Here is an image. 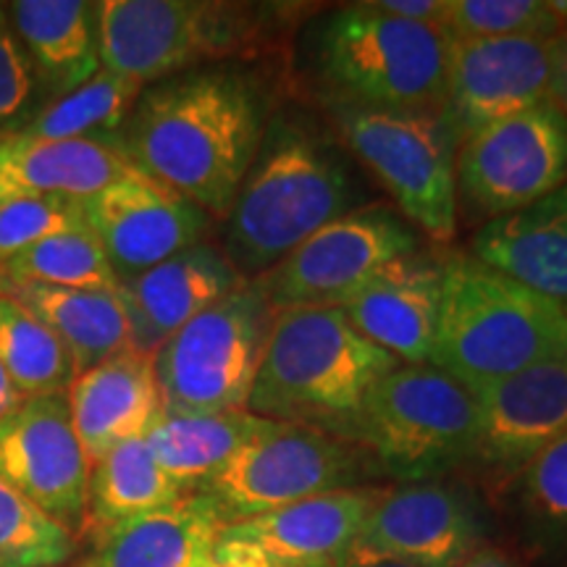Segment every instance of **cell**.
<instances>
[{"label":"cell","instance_id":"6da1fadb","mask_svg":"<svg viewBox=\"0 0 567 567\" xmlns=\"http://www.w3.org/2000/svg\"><path fill=\"white\" fill-rule=\"evenodd\" d=\"M271 122L258 71L218 63L147 84L118 132L132 166L203 208L229 213Z\"/></svg>","mask_w":567,"mask_h":567},{"label":"cell","instance_id":"7a4b0ae2","mask_svg":"<svg viewBox=\"0 0 567 567\" xmlns=\"http://www.w3.org/2000/svg\"><path fill=\"white\" fill-rule=\"evenodd\" d=\"M334 137L300 113L271 116L216 243L243 279L271 271L326 224L363 208V182Z\"/></svg>","mask_w":567,"mask_h":567},{"label":"cell","instance_id":"3957f363","mask_svg":"<svg viewBox=\"0 0 567 567\" xmlns=\"http://www.w3.org/2000/svg\"><path fill=\"white\" fill-rule=\"evenodd\" d=\"M402 365L360 334L339 308L279 310L247 400V413L354 444L365 402Z\"/></svg>","mask_w":567,"mask_h":567},{"label":"cell","instance_id":"277c9868","mask_svg":"<svg viewBox=\"0 0 567 567\" xmlns=\"http://www.w3.org/2000/svg\"><path fill=\"white\" fill-rule=\"evenodd\" d=\"M452 38L389 17L373 0L339 6L305 27L302 71L321 105L444 109Z\"/></svg>","mask_w":567,"mask_h":567},{"label":"cell","instance_id":"5b68a950","mask_svg":"<svg viewBox=\"0 0 567 567\" xmlns=\"http://www.w3.org/2000/svg\"><path fill=\"white\" fill-rule=\"evenodd\" d=\"M557 358H567L563 305L481 264L471 252H444L431 365L476 392Z\"/></svg>","mask_w":567,"mask_h":567},{"label":"cell","instance_id":"8992f818","mask_svg":"<svg viewBox=\"0 0 567 567\" xmlns=\"http://www.w3.org/2000/svg\"><path fill=\"white\" fill-rule=\"evenodd\" d=\"M271 11L213 0H105L97 3L101 69L142 87L184 71L237 63L271 32Z\"/></svg>","mask_w":567,"mask_h":567},{"label":"cell","instance_id":"52a82bcc","mask_svg":"<svg viewBox=\"0 0 567 567\" xmlns=\"http://www.w3.org/2000/svg\"><path fill=\"white\" fill-rule=\"evenodd\" d=\"M323 109L344 151L375 176L400 216L423 237L452 243L457 234L460 140L444 109Z\"/></svg>","mask_w":567,"mask_h":567},{"label":"cell","instance_id":"ba28073f","mask_svg":"<svg viewBox=\"0 0 567 567\" xmlns=\"http://www.w3.org/2000/svg\"><path fill=\"white\" fill-rule=\"evenodd\" d=\"M476 396L434 365H396L375 384L354 444L379 473L421 484L473 463Z\"/></svg>","mask_w":567,"mask_h":567},{"label":"cell","instance_id":"9c48e42d","mask_svg":"<svg viewBox=\"0 0 567 567\" xmlns=\"http://www.w3.org/2000/svg\"><path fill=\"white\" fill-rule=\"evenodd\" d=\"M276 310L255 281L210 305L155 352L163 413L247 410Z\"/></svg>","mask_w":567,"mask_h":567},{"label":"cell","instance_id":"30bf717a","mask_svg":"<svg viewBox=\"0 0 567 567\" xmlns=\"http://www.w3.org/2000/svg\"><path fill=\"white\" fill-rule=\"evenodd\" d=\"M379 467L365 450L323 431L268 421L203 488L226 523L250 520L337 488L365 486Z\"/></svg>","mask_w":567,"mask_h":567},{"label":"cell","instance_id":"8fae6325","mask_svg":"<svg viewBox=\"0 0 567 567\" xmlns=\"http://www.w3.org/2000/svg\"><path fill=\"white\" fill-rule=\"evenodd\" d=\"M457 218L481 226L542 200L567 182V118L551 101L460 142Z\"/></svg>","mask_w":567,"mask_h":567},{"label":"cell","instance_id":"7c38bea8","mask_svg":"<svg viewBox=\"0 0 567 567\" xmlns=\"http://www.w3.org/2000/svg\"><path fill=\"white\" fill-rule=\"evenodd\" d=\"M423 234L389 205L373 203L326 224L271 271L252 279L274 310L337 308L381 268L421 250Z\"/></svg>","mask_w":567,"mask_h":567},{"label":"cell","instance_id":"4fadbf2b","mask_svg":"<svg viewBox=\"0 0 567 567\" xmlns=\"http://www.w3.org/2000/svg\"><path fill=\"white\" fill-rule=\"evenodd\" d=\"M559 38L563 34L450 42L444 113L460 142L551 101Z\"/></svg>","mask_w":567,"mask_h":567},{"label":"cell","instance_id":"5bb4252c","mask_svg":"<svg viewBox=\"0 0 567 567\" xmlns=\"http://www.w3.org/2000/svg\"><path fill=\"white\" fill-rule=\"evenodd\" d=\"M381 486H352L316 494L274 513L229 523L218 536L213 563L218 567L337 565L358 542Z\"/></svg>","mask_w":567,"mask_h":567},{"label":"cell","instance_id":"9a60e30c","mask_svg":"<svg viewBox=\"0 0 567 567\" xmlns=\"http://www.w3.org/2000/svg\"><path fill=\"white\" fill-rule=\"evenodd\" d=\"M90 473L66 394L24 400L0 421V478L74 536L87 507Z\"/></svg>","mask_w":567,"mask_h":567},{"label":"cell","instance_id":"2e32d148","mask_svg":"<svg viewBox=\"0 0 567 567\" xmlns=\"http://www.w3.org/2000/svg\"><path fill=\"white\" fill-rule=\"evenodd\" d=\"M82 213L118 284L205 243L213 226L203 208L142 172L90 195Z\"/></svg>","mask_w":567,"mask_h":567},{"label":"cell","instance_id":"e0dca14e","mask_svg":"<svg viewBox=\"0 0 567 567\" xmlns=\"http://www.w3.org/2000/svg\"><path fill=\"white\" fill-rule=\"evenodd\" d=\"M484 542V520L465 492L439 481L386 488L358 544L415 567H457Z\"/></svg>","mask_w":567,"mask_h":567},{"label":"cell","instance_id":"ac0fdd59","mask_svg":"<svg viewBox=\"0 0 567 567\" xmlns=\"http://www.w3.org/2000/svg\"><path fill=\"white\" fill-rule=\"evenodd\" d=\"M478 408L473 463L515 476L567 431V358L544 360L471 392Z\"/></svg>","mask_w":567,"mask_h":567},{"label":"cell","instance_id":"d6986e66","mask_svg":"<svg viewBox=\"0 0 567 567\" xmlns=\"http://www.w3.org/2000/svg\"><path fill=\"white\" fill-rule=\"evenodd\" d=\"M444 252L415 250L373 274L339 310L354 329L405 365H431Z\"/></svg>","mask_w":567,"mask_h":567},{"label":"cell","instance_id":"ffe728a7","mask_svg":"<svg viewBox=\"0 0 567 567\" xmlns=\"http://www.w3.org/2000/svg\"><path fill=\"white\" fill-rule=\"evenodd\" d=\"M245 281L221 247L208 239L122 281L118 297L130 323V350L155 354L176 331Z\"/></svg>","mask_w":567,"mask_h":567},{"label":"cell","instance_id":"44dd1931","mask_svg":"<svg viewBox=\"0 0 567 567\" xmlns=\"http://www.w3.org/2000/svg\"><path fill=\"white\" fill-rule=\"evenodd\" d=\"M226 526L210 494L189 492L90 538L74 567H210Z\"/></svg>","mask_w":567,"mask_h":567},{"label":"cell","instance_id":"7402d4cb","mask_svg":"<svg viewBox=\"0 0 567 567\" xmlns=\"http://www.w3.org/2000/svg\"><path fill=\"white\" fill-rule=\"evenodd\" d=\"M69 415L84 455L95 465L113 446L147 436L163 413L155 354L124 350L71 381Z\"/></svg>","mask_w":567,"mask_h":567},{"label":"cell","instance_id":"603a6c76","mask_svg":"<svg viewBox=\"0 0 567 567\" xmlns=\"http://www.w3.org/2000/svg\"><path fill=\"white\" fill-rule=\"evenodd\" d=\"M134 172L118 140H0V205L51 195L87 200Z\"/></svg>","mask_w":567,"mask_h":567},{"label":"cell","instance_id":"cb8c5ba5","mask_svg":"<svg viewBox=\"0 0 567 567\" xmlns=\"http://www.w3.org/2000/svg\"><path fill=\"white\" fill-rule=\"evenodd\" d=\"M471 255L549 300L567 302V182L542 200L478 226Z\"/></svg>","mask_w":567,"mask_h":567},{"label":"cell","instance_id":"d4e9b609","mask_svg":"<svg viewBox=\"0 0 567 567\" xmlns=\"http://www.w3.org/2000/svg\"><path fill=\"white\" fill-rule=\"evenodd\" d=\"M9 17L38 71L48 103L69 95L101 71L97 3L17 0Z\"/></svg>","mask_w":567,"mask_h":567},{"label":"cell","instance_id":"484cf974","mask_svg":"<svg viewBox=\"0 0 567 567\" xmlns=\"http://www.w3.org/2000/svg\"><path fill=\"white\" fill-rule=\"evenodd\" d=\"M19 305L45 323L69 350L74 375L105 363L113 354L130 350V323L122 297L97 289L59 287H9Z\"/></svg>","mask_w":567,"mask_h":567},{"label":"cell","instance_id":"4316f807","mask_svg":"<svg viewBox=\"0 0 567 567\" xmlns=\"http://www.w3.org/2000/svg\"><path fill=\"white\" fill-rule=\"evenodd\" d=\"M266 425V417L247 410L187 415L161 413L147 431L145 442L163 473L189 494L203 492L210 478Z\"/></svg>","mask_w":567,"mask_h":567},{"label":"cell","instance_id":"83f0119b","mask_svg":"<svg viewBox=\"0 0 567 567\" xmlns=\"http://www.w3.org/2000/svg\"><path fill=\"white\" fill-rule=\"evenodd\" d=\"M187 494L155 463L145 436L113 446L92 465L87 507L76 538H95L118 523L153 513Z\"/></svg>","mask_w":567,"mask_h":567},{"label":"cell","instance_id":"f1b7e54d","mask_svg":"<svg viewBox=\"0 0 567 567\" xmlns=\"http://www.w3.org/2000/svg\"><path fill=\"white\" fill-rule=\"evenodd\" d=\"M140 82L101 69L82 87L48 103L17 137L21 140H118L137 103Z\"/></svg>","mask_w":567,"mask_h":567},{"label":"cell","instance_id":"f546056e","mask_svg":"<svg viewBox=\"0 0 567 567\" xmlns=\"http://www.w3.org/2000/svg\"><path fill=\"white\" fill-rule=\"evenodd\" d=\"M0 363L21 400L66 394L76 379L61 339L11 295L0 297Z\"/></svg>","mask_w":567,"mask_h":567},{"label":"cell","instance_id":"4dcf8cb0","mask_svg":"<svg viewBox=\"0 0 567 567\" xmlns=\"http://www.w3.org/2000/svg\"><path fill=\"white\" fill-rule=\"evenodd\" d=\"M6 289L9 287H59L116 292L118 276L105 258L101 243L84 229L63 231L27 247L0 266Z\"/></svg>","mask_w":567,"mask_h":567},{"label":"cell","instance_id":"1f68e13d","mask_svg":"<svg viewBox=\"0 0 567 567\" xmlns=\"http://www.w3.org/2000/svg\"><path fill=\"white\" fill-rule=\"evenodd\" d=\"M567 27V3L557 0H450L444 32L452 40L557 38Z\"/></svg>","mask_w":567,"mask_h":567},{"label":"cell","instance_id":"d6a6232c","mask_svg":"<svg viewBox=\"0 0 567 567\" xmlns=\"http://www.w3.org/2000/svg\"><path fill=\"white\" fill-rule=\"evenodd\" d=\"M76 536L0 478V567H61Z\"/></svg>","mask_w":567,"mask_h":567},{"label":"cell","instance_id":"836d02e7","mask_svg":"<svg viewBox=\"0 0 567 567\" xmlns=\"http://www.w3.org/2000/svg\"><path fill=\"white\" fill-rule=\"evenodd\" d=\"M48 105L38 71L0 3V140H11Z\"/></svg>","mask_w":567,"mask_h":567},{"label":"cell","instance_id":"e575fe53","mask_svg":"<svg viewBox=\"0 0 567 567\" xmlns=\"http://www.w3.org/2000/svg\"><path fill=\"white\" fill-rule=\"evenodd\" d=\"M84 229L82 200L74 197H27L0 205V266L27 247L55 234Z\"/></svg>","mask_w":567,"mask_h":567},{"label":"cell","instance_id":"d590c367","mask_svg":"<svg viewBox=\"0 0 567 567\" xmlns=\"http://www.w3.org/2000/svg\"><path fill=\"white\" fill-rule=\"evenodd\" d=\"M520 505L544 534L567 530V431L520 471Z\"/></svg>","mask_w":567,"mask_h":567},{"label":"cell","instance_id":"8d00e7d4","mask_svg":"<svg viewBox=\"0 0 567 567\" xmlns=\"http://www.w3.org/2000/svg\"><path fill=\"white\" fill-rule=\"evenodd\" d=\"M373 6L379 11L389 13V17L413 21V24L442 27L444 30L450 0H373Z\"/></svg>","mask_w":567,"mask_h":567},{"label":"cell","instance_id":"74e56055","mask_svg":"<svg viewBox=\"0 0 567 567\" xmlns=\"http://www.w3.org/2000/svg\"><path fill=\"white\" fill-rule=\"evenodd\" d=\"M334 567H415V565H408V563H402V559L379 555V551L368 549V547H363V544L354 542L352 547L337 559Z\"/></svg>","mask_w":567,"mask_h":567},{"label":"cell","instance_id":"f35d334b","mask_svg":"<svg viewBox=\"0 0 567 567\" xmlns=\"http://www.w3.org/2000/svg\"><path fill=\"white\" fill-rule=\"evenodd\" d=\"M551 103H555L567 118V27L563 38H559V55H557V71H555V87H551Z\"/></svg>","mask_w":567,"mask_h":567},{"label":"cell","instance_id":"ab89813d","mask_svg":"<svg viewBox=\"0 0 567 567\" xmlns=\"http://www.w3.org/2000/svg\"><path fill=\"white\" fill-rule=\"evenodd\" d=\"M457 567H517L513 559L502 555L499 549H492V547H481L473 551L471 557L463 559Z\"/></svg>","mask_w":567,"mask_h":567},{"label":"cell","instance_id":"60d3db41","mask_svg":"<svg viewBox=\"0 0 567 567\" xmlns=\"http://www.w3.org/2000/svg\"><path fill=\"white\" fill-rule=\"evenodd\" d=\"M21 394L17 392V386H13V381L9 379V373H6L3 363H0V421L3 417H9L13 410L21 405Z\"/></svg>","mask_w":567,"mask_h":567},{"label":"cell","instance_id":"b9f144b4","mask_svg":"<svg viewBox=\"0 0 567 567\" xmlns=\"http://www.w3.org/2000/svg\"><path fill=\"white\" fill-rule=\"evenodd\" d=\"M281 567H334V565H281Z\"/></svg>","mask_w":567,"mask_h":567},{"label":"cell","instance_id":"7bdbcfd3","mask_svg":"<svg viewBox=\"0 0 567 567\" xmlns=\"http://www.w3.org/2000/svg\"><path fill=\"white\" fill-rule=\"evenodd\" d=\"M6 295V284H3V276H0V297Z\"/></svg>","mask_w":567,"mask_h":567},{"label":"cell","instance_id":"ee69618b","mask_svg":"<svg viewBox=\"0 0 567 567\" xmlns=\"http://www.w3.org/2000/svg\"><path fill=\"white\" fill-rule=\"evenodd\" d=\"M563 310H565V316H567V302H563Z\"/></svg>","mask_w":567,"mask_h":567}]
</instances>
